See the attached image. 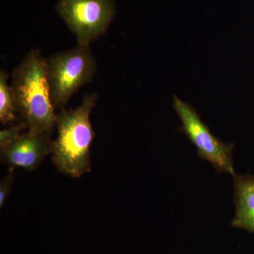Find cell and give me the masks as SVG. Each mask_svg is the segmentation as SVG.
<instances>
[{
	"label": "cell",
	"instance_id": "6da1fadb",
	"mask_svg": "<svg viewBox=\"0 0 254 254\" xmlns=\"http://www.w3.org/2000/svg\"><path fill=\"white\" fill-rule=\"evenodd\" d=\"M94 93H86L75 109L56 114L58 137L53 141L52 159L58 170L78 178L91 170V148L95 137L90 116L98 100Z\"/></svg>",
	"mask_w": 254,
	"mask_h": 254
},
{
	"label": "cell",
	"instance_id": "7a4b0ae2",
	"mask_svg": "<svg viewBox=\"0 0 254 254\" xmlns=\"http://www.w3.org/2000/svg\"><path fill=\"white\" fill-rule=\"evenodd\" d=\"M17 115L31 133L52 132L56 114L47 79L46 58L31 50L11 73Z\"/></svg>",
	"mask_w": 254,
	"mask_h": 254
},
{
	"label": "cell",
	"instance_id": "3957f363",
	"mask_svg": "<svg viewBox=\"0 0 254 254\" xmlns=\"http://www.w3.org/2000/svg\"><path fill=\"white\" fill-rule=\"evenodd\" d=\"M47 79L55 109H63L68 100L98 71L90 46L78 45L72 49L46 58Z\"/></svg>",
	"mask_w": 254,
	"mask_h": 254
},
{
	"label": "cell",
	"instance_id": "277c9868",
	"mask_svg": "<svg viewBox=\"0 0 254 254\" xmlns=\"http://www.w3.org/2000/svg\"><path fill=\"white\" fill-rule=\"evenodd\" d=\"M173 108L181 121L180 131L195 145L198 158L210 163L219 174L234 176L236 174L232 156L235 144L224 143L217 138L194 108L176 95L173 96Z\"/></svg>",
	"mask_w": 254,
	"mask_h": 254
},
{
	"label": "cell",
	"instance_id": "5b68a950",
	"mask_svg": "<svg viewBox=\"0 0 254 254\" xmlns=\"http://www.w3.org/2000/svg\"><path fill=\"white\" fill-rule=\"evenodd\" d=\"M57 9L83 46L106 33L116 14L113 0H59Z\"/></svg>",
	"mask_w": 254,
	"mask_h": 254
},
{
	"label": "cell",
	"instance_id": "8992f818",
	"mask_svg": "<svg viewBox=\"0 0 254 254\" xmlns=\"http://www.w3.org/2000/svg\"><path fill=\"white\" fill-rule=\"evenodd\" d=\"M52 132L20 135L16 141L1 148V158L10 168L33 170L39 166L46 157L52 153L53 141Z\"/></svg>",
	"mask_w": 254,
	"mask_h": 254
},
{
	"label": "cell",
	"instance_id": "52a82bcc",
	"mask_svg": "<svg viewBox=\"0 0 254 254\" xmlns=\"http://www.w3.org/2000/svg\"><path fill=\"white\" fill-rule=\"evenodd\" d=\"M233 178L235 210L232 227L254 233V174H235Z\"/></svg>",
	"mask_w": 254,
	"mask_h": 254
},
{
	"label": "cell",
	"instance_id": "ba28073f",
	"mask_svg": "<svg viewBox=\"0 0 254 254\" xmlns=\"http://www.w3.org/2000/svg\"><path fill=\"white\" fill-rule=\"evenodd\" d=\"M7 73L0 71V123L6 125L14 123L17 118L16 102L11 85L8 83Z\"/></svg>",
	"mask_w": 254,
	"mask_h": 254
},
{
	"label": "cell",
	"instance_id": "9c48e42d",
	"mask_svg": "<svg viewBox=\"0 0 254 254\" xmlns=\"http://www.w3.org/2000/svg\"><path fill=\"white\" fill-rule=\"evenodd\" d=\"M25 128H28L26 124L21 122L18 125L9 127L0 131V148L7 146L20 136L21 132Z\"/></svg>",
	"mask_w": 254,
	"mask_h": 254
},
{
	"label": "cell",
	"instance_id": "30bf717a",
	"mask_svg": "<svg viewBox=\"0 0 254 254\" xmlns=\"http://www.w3.org/2000/svg\"><path fill=\"white\" fill-rule=\"evenodd\" d=\"M14 170V168H10L9 173L1 180V184H0V208H2L6 203L13 182H14L15 177Z\"/></svg>",
	"mask_w": 254,
	"mask_h": 254
}]
</instances>
